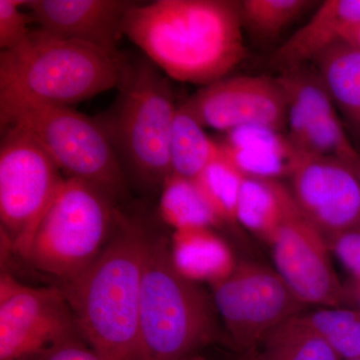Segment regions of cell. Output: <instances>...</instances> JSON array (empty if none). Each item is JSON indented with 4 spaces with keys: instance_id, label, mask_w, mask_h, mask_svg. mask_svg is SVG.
Returning <instances> with one entry per match:
<instances>
[{
    "instance_id": "obj_1",
    "label": "cell",
    "mask_w": 360,
    "mask_h": 360,
    "mask_svg": "<svg viewBox=\"0 0 360 360\" xmlns=\"http://www.w3.org/2000/svg\"><path fill=\"white\" fill-rule=\"evenodd\" d=\"M122 32L167 77L201 87L229 77L246 56L236 0L139 2Z\"/></svg>"
},
{
    "instance_id": "obj_2",
    "label": "cell",
    "mask_w": 360,
    "mask_h": 360,
    "mask_svg": "<svg viewBox=\"0 0 360 360\" xmlns=\"http://www.w3.org/2000/svg\"><path fill=\"white\" fill-rule=\"evenodd\" d=\"M151 236L120 213L110 243L84 274L58 285L80 335L105 360H139L142 277Z\"/></svg>"
},
{
    "instance_id": "obj_3",
    "label": "cell",
    "mask_w": 360,
    "mask_h": 360,
    "mask_svg": "<svg viewBox=\"0 0 360 360\" xmlns=\"http://www.w3.org/2000/svg\"><path fill=\"white\" fill-rule=\"evenodd\" d=\"M129 65L120 51L32 30L0 53V120L30 104L70 106L120 87Z\"/></svg>"
},
{
    "instance_id": "obj_4",
    "label": "cell",
    "mask_w": 360,
    "mask_h": 360,
    "mask_svg": "<svg viewBox=\"0 0 360 360\" xmlns=\"http://www.w3.org/2000/svg\"><path fill=\"white\" fill-rule=\"evenodd\" d=\"M212 295L181 276L170 257L169 241L151 238L139 321V360H184L217 340Z\"/></svg>"
},
{
    "instance_id": "obj_5",
    "label": "cell",
    "mask_w": 360,
    "mask_h": 360,
    "mask_svg": "<svg viewBox=\"0 0 360 360\" xmlns=\"http://www.w3.org/2000/svg\"><path fill=\"white\" fill-rule=\"evenodd\" d=\"M113 108L96 118L123 170L143 186H162L170 174L169 148L175 104L169 79L148 58L129 63Z\"/></svg>"
},
{
    "instance_id": "obj_6",
    "label": "cell",
    "mask_w": 360,
    "mask_h": 360,
    "mask_svg": "<svg viewBox=\"0 0 360 360\" xmlns=\"http://www.w3.org/2000/svg\"><path fill=\"white\" fill-rule=\"evenodd\" d=\"M120 212L98 188L65 177L37 227L25 260L53 277L70 283L84 274L108 245Z\"/></svg>"
},
{
    "instance_id": "obj_7",
    "label": "cell",
    "mask_w": 360,
    "mask_h": 360,
    "mask_svg": "<svg viewBox=\"0 0 360 360\" xmlns=\"http://www.w3.org/2000/svg\"><path fill=\"white\" fill-rule=\"evenodd\" d=\"M1 130L18 127L32 135L68 179L82 180L111 200L124 196V170L105 130L70 106L30 104L0 120Z\"/></svg>"
},
{
    "instance_id": "obj_8",
    "label": "cell",
    "mask_w": 360,
    "mask_h": 360,
    "mask_svg": "<svg viewBox=\"0 0 360 360\" xmlns=\"http://www.w3.org/2000/svg\"><path fill=\"white\" fill-rule=\"evenodd\" d=\"M0 222L2 238L25 260L37 227L65 177L32 135L1 130Z\"/></svg>"
},
{
    "instance_id": "obj_9",
    "label": "cell",
    "mask_w": 360,
    "mask_h": 360,
    "mask_svg": "<svg viewBox=\"0 0 360 360\" xmlns=\"http://www.w3.org/2000/svg\"><path fill=\"white\" fill-rule=\"evenodd\" d=\"M212 298L234 347L248 354L265 336L309 310L274 267L238 262L212 284Z\"/></svg>"
},
{
    "instance_id": "obj_10",
    "label": "cell",
    "mask_w": 360,
    "mask_h": 360,
    "mask_svg": "<svg viewBox=\"0 0 360 360\" xmlns=\"http://www.w3.org/2000/svg\"><path fill=\"white\" fill-rule=\"evenodd\" d=\"M79 338L75 314L58 285L35 288L2 272L0 360H41Z\"/></svg>"
},
{
    "instance_id": "obj_11",
    "label": "cell",
    "mask_w": 360,
    "mask_h": 360,
    "mask_svg": "<svg viewBox=\"0 0 360 360\" xmlns=\"http://www.w3.org/2000/svg\"><path fill=\"white\" fill-rule=\"evenodd\" d=\"M181 105L205 129L231 131L258 125L286 131L288 103L277 77H226L200 87Z\"/></svg>"
},
{
    "instance_id": "obj_12",
    "label": "cell",
    "mask_w": 360,
    "mask_h": 360,
    "mask_svg": "<svg viewBox=\"0 0 360 360\" xmlns=\"http://www.w3.org/2000/svg\"><path fill=\"white\" fill-rule=\"evenodd\" d=\"M274 269L307 307H342L338 278L328 239L303 213L283 225L269 245Z\"/></svg>"
},
{
    "instance_id": "obj_13",
    "label": "cell",
    "mask_w": 360,
    "mask_h": 360,
    "mask_svg": "<svg viewBox=\"0 0 360 360\" xmlns=\"http://www.w3.org/2000/svg\"><path fill=\"white\" fill-rule=\"evenodd\" d=\"M288 186L303 215L326 239L360 225V184L338 156L302 155Z\"/></svg>"
},
{
    "instance_id": "obj_14",
    "label": "cell",
    "mask_w": 360,
    "mask_h": 360,
    "mask_svg": "<svg viewBox=\"0 0 360 360\" xmlns=\"http://www.w3.org/2000/svg\"><path fill=\"white\" fill-rule=\"evenodd\" d=\"M277 79L288 103L285 134L300 153L341 156L354 148L316 68H290Z\"/></svg>"
},
{
    "instance_id": "obj_15",
    "label": "cell",
    "mask_w": 360,
    "mask_h": 360,
    "mask_svg": "<svg viewBox=\"0 0 360 360\" xmlns=\"http://www.w3.org/2000/svg\"><path fill=\"white\" fill-rule=\"evenodd\" d=\"M139 1L131 0H25L39 30L60 39L118 51L125 16Z\"/></svg>"
},
{
    "instance_id": "obj_16",
    "label": "cell",
    "mask_w": 360,
    "mask_h": 360,
    "mask_svg": "<svg viewBox=\"0 0 360 360\" xmlns=\"http://www.w3.org/2000/svg\"><path fill=\"white\" fill-rule=\"evenodd\" d=\"M360 27V0H326L272 56L279 71L309 65L323 52Z\"/></svg>"
},
{
    "instance_id": "obj_17",
    "label": "cell",
    "mask_w": 360,
    "mask_h": 360,
    "mask_svg": "<svg viewBox=\"0 0 360 360\" xmlns=\"http://www.w3.org/2000/svg\"><path fill=\"white\" fill-rule=\"evenodd\" d=\"M220 143L246 176L288 179L302 155L288 141L285 132L258 125L226 132Z\"/></svg>"
},
{
    "instance_id": "obj_18",
    "label": "cell",
    "mask_w": 360,
    "mask_h": 360,
    "mask_svg": "<svg viewBox=\"0 0 360 360\" xmlns=\"http://www.w3.org/2000/svg\"><path fill=\"white\" fill-rule=\"evenodd\" d=\"M170 257L175 269L195 283H219L238 264L231 246L213 227L177 229L169 241Z\"/></svg>"
},
{
    "instance_id": "obj_19",
    "label": "cell",
    "mask_w": 360,
    "mask_h": 360,
    "mask_svg": "<svg viewBox=\"0 0 360 360\" xmlns=\"http://www.w3.org/2000/svg\"><path fill=\"white\" fill-rule=\"evenodd\" d=\"M302 210L283 180L246 176L243 180L236 224L269 245L279 229Z\"/></svg>"
},
{
    "instance_id": "obj_20",
    "label": "cell",
    "mask_w": 360,
    "mask_h": 360,
    "mask_svg": "<svg viewBox=\"0 0 360 360\" xmlns=\"http://www.w3.org/2000/svg\"><path fill=\"white\" fill-rule=\"evenodd\" d=\"M352 143L360 146V49L338 42L314 60Z\"/></svg>"
},
{
    "instance_id": "obj_21",
    "label": "cell",
    "mask_w": 360,
    "mask_h": 360,
    "mask_svg": "<svg viewBox=\"0 0 360 360\" xmlns=\"http://www.w3.org/2000/svg\"><path fill=\"white\" fill-rule=\"evenodd\" d=\"M243 356L245 360H342L302 314L274 329Z\"/></svg>"
},
{
    "instance_id": "obj_22",
    "label": "cell",
    "mask_w": 360,
    "mask_h": 360,
    "mask_svg": "<svg viewBox=\"0 0 360 360\" xmlns=\"http://www.w3.org/2000/svg\"><path fill=\"white\" fill-rule=\"evenodd\" d=\"M191 112L180 104L170 139V174L195 179L221 153L214 141Z\"/></svg>"
},
{
    "instance_id": "obj_23",
    "label": "cell",
    "mask_w": 360,
    "mask_h": 360,
    "mask_svg": "<svg viewBox=\"0 0 360 360\" xmlns=\"http://www.w3.org/2000/svg\"><path fill=\"white\" fill-rule=\"evenodd\" d=\"M161 217L174 231L221 224L195 180L170 174L161 186Z\"/></svg>"
},
{
    "instance_id": "obj_24",
    "label": "cell",
    "mask_w": 360,
    "mask_h": 360,
    "mask_svg": "<svg viewBox=\"0 0 360 360\" xmlns=\"http://www.w3.org/2000/svg\"><path fill=\"white\" fill-rule=\"evenodd\" d=\"M319 6L311 0H243L239 1L243 30L257 41L277 39L296 20Z\"/></svg>"
},
{
    "instance_id": "obj_25",
    "label": "cell",
    "mask_w": 360,
    "mask_h": 360,
    "mask_svg": "<svg viewBox=\"0 0 360 360\" xmlns=\"http://www.w3.org/2000/svg\"><path fill=\"white\" fill-rule=\"evenodd\" d=\"M245 177L222 148L219 158L194 179L221 224H236V207Z\"/></svg>"
},
{
    "instance_id": "obj_26",
    "label": "cell",
    "mask_w": 360,
    "mask_h": 360,
    "mask_svg": "<svg viewBox=\"0 0 360 360\" xmlns=\"http://www.w3.org/2000/svg\"><path fill=\"white\" fill-rule=\"evenodd\" d=\"M303 319L342 360L360 357V311L350 307L307 310Z\"/></svg>"
},
{
    "instance_id": "obj_27",
    "label": "cell",
    "mask_w": 360,
    "mask_h": 360,
    "mask_svg": "<svg viewBox=\"0 0 360 360\" xmlns=\"http://www.w3.org/2000/svg\"><path fill=\"white\" fill-rule=\"evenodd\" d=\"M25 0H0V49L11 51L22 44L32 30L30 11L25 8Z\"/></svg>"
},
{
    "instance_id": "obj_28",
    "label": "cell",
    "mask_w": 360,
    "mask_h": 360,
    "mask_svg": "<svg viewBox=\"0 0 360 360\" xmlns=\"http://www.w3.org/2000/svg\"><path fill=\"white\" fill-rule=\"evenodd\" d=\"M335 255L352 278L360 279V225L328 239Z\"/></svg>"
},
{
    "instance_id": "obj_29",
    "label": "cell",
    "mask_w": 360,
    "mask_h": 360,
    "mask_svg": "<svg viewBox=\"0 0 360 360\" xmlns=\"http://www.w3.org/2000/svg\"><path fill=\"white\" fill-rule=\"evenodd\" d=\"M41 360H105L82 338L68 341L46 355Z\"/></svg>"
},
{
    "instance_id": "obj_30",
    "label": "cell",
    "mask_w": 360,
    "mask_h": 360,
    "mask_svg": "<svg viewBox=\"0 0 360 360\" xmlns=\"http://www.w3.org/2000/svg\"><path fill=\"white\" fill-rule=\"evenodd\" d=\"M342 307L360 311V279L349 277L343 283Z\"/></svg>"
},
{
    "instance_id": "obj_31",
    "label": "cell",
    "mask_w": 360,
    "mask_h": 360,
    "mask_svg": "<svg viewBox=\"0 0 360 360\" xmlns=\"http://www.w3.org/2000/svg\"><path fill=\"white\" fill-rule=\"evenodd\" d=\"M338 158H343V160L347 161L350 167L352 168V170H354L360 184V151L359 149L356 148H352L347 153L338 156Z\"/></svg>"
},
{
    "instance_id": "obj_32",
    "label": "cell",
    "mask_w": 360,
    "mask_h": 360,
    "mask_svg": "<svg viewBox=\"0 0 360 360\" xmlns=\"http://www.w3.org/2000/svg\"><path fill=\"white\" fill-rule=\"evenodd\" d=\"M342 41H347L348 44H354L360 49V27L347 32Z\"/></svg>"
},
{
    "instance_id": "obj_33",
    "label": "cell",
    "mask_w": 360,
    "mask_h": 360,
    "mask_svg": "<svg viewBox=\"0 0 360 360\" xmlns=\"http://www.w3.org/2000/svg\"><path fill=\"white\" fill-rule=\"evenodd\" d=\"M184 360H208V359H203V357L195 356V355H193V356L187 357V359H184Z\"/></svg>"
},
{
    "instance_id": "obj_34",
    "label": "cell",
    "mask_w": 360,
    "mask_h": 360,
    "mask_svg": "<svg viewBox=\"0 0 360 360\" xmlns=\"http://www.w3.org/2000/svg\"><path fill=\"white\" fill-rule=\"evenodd\" d=\"M352 360H360V357H357V359H352Z\"/></svg>"
},
{
    "instance_id": "obj_35",
    "label": "cell",
    "mask_w": 360,
    "mask_h": 360,
    "mask_svg": "<svg viewBox=\"0 0 360 360\" xmlns=\"http://www.w3.org/2000/svg\"><path fill=\"white\" fill-rule=\"evenodd\" d=\"M359 151H360V149H359Z\"/></svg>"
}]
</instances>
